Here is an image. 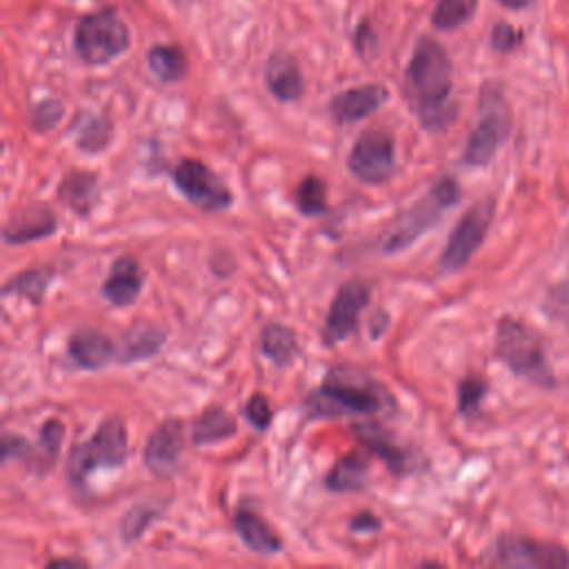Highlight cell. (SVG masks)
<instances>
[{
    "label": "cell",
    "mask_w": 569,
    "mask_h": 569,
    "mask_svg": "<svg viewBox=\"0 0 569 569\" xmlns=\"http://www.w3.org/2000/svg\"><path fill=\"white\" fill-rule=\"evenodd\" d=\"M0 449H2L0 460H2L4 465L11 462V460H18V462H27V465H29L31 453H33V445H31L27 438H22V436H18V433H11V431H4Z\"/></svg>",
    "instance_id": "d590c367"
},
{
    "label": "cell",
    "mask_w": 569,
    "mask_h": 569,
    "mask_svg": "<svg viewBox=\"0 0 569 569\" xmlns=\"http://www.w3.org/2000/svg\"><path fill=\"white\" fill-rule=\"evenodd\" d=\"M502 7H507V9H511V11H522V9H527L533 0H498Z\"/></svg>",
    "instance_id": "b9f144b4"
},
{
    "label": "cell",
    "mask_w": 569,
    "mask_h": 569,
    "mask_svg": "<svg viewBox=\"0 0 569 569\" xmlns=\"http://www.w3.org/2000/svg\"><path fill=\"white\" fill-rule=\"evenodd\" d=\"M369 476H371L369 462L360 453L349 451V453L340 456L333 462V467L327 471L325 489L333 491V493H356V491L367 489Z\"/></svg>",
    "instance_id": "603a6c76"
},
{
    "label": "cell",
    "mask_w": 569,
    "mask_h": 569,
    "mask_svg": "<svg viewBox=\"0 0 569 569\" xmlns=\"http://www.w3.org/2000/svg\"><path fill=\"white\" fill-rule=\"evenodd\" d=\"M347 169L362 184L387 182L396 171L393 133L380 127L362 131L347 156Z\"/></svg>",
    "instance_id": "30bf717a"
},
{
    "label": "cell",
    "mask_w": 569,
    "mask_h": 569,
    "mask_svg": "<svg viewBox=\"0 0 569 569\" xmlns=\"http://www.w3.org/2000/svg\"><path fill=\"white\" fill-rule=\"evenodd\" d=\"M485 562L507 569H567L569 551L558 542L507 533L487 549Z\"/></svg>",
    "instance_id": "9c48e42d"
},
{
    "label": "cell",
    "mask_w": 569,
    "mask_h": 569,
    "mask_svg": "<svg viewBox=\"0 0 569 569\" xmlns=\"http://www.w3.org/2000/svg\"><path fill=\"white\" fill-rule=\"evenodd\" d=\"M351 433L369 453L380 458L385 467L398 478L409 476L420 467L418 453L380 422H373V420L353 422Z\"/></svg>",
    "instance_id": "4fadbf2b"
},
{
    "label": "cell",
    "mask_w": 569,
    "mask_h": 569,
    "mask_svg": "<svg viewBox=\"0 0 569 569\" xmlns=\"http://www.w3.org/2000/svg\"><path fill=\"white\" fill-rule=\"evenodd\" d=\"M264 82L269 93L280 102H296L305 91L302 73L287 53H273L264 64Z\"/></svg>",
    "instance_id": "7402d4cb"
},
{
    "label": "cell",
    "mask_w": 569,
    "mask_h": 569,
    "mask_svg": "<svg viewBox=\"0 0 569 569\" xmlns=\"http://www.w3.org/2000/svg\"><path fill=\"white\" fill-rule=\"evenodd\" d=\"M53 276H56V271L51 267H33V269L20 271L4 282L2 296L16 293V296L27 298L31 305H40L44 300V293H47Z\"/></svg>",
    "instance_id": "83f0119b"
},
{
    "label": "cell",
    "mask_w": 569,
    "mask_h": 569,
    "mask_svg": "<svg viewBox=\"0 0 569 569\" xmlns=\"http://www.w3.org/2000/svg\"><path fill=\"white\" fill-rule=\"evenodd\" d=\"M369 296H371V289L360 278L345 280L338 287L320 333L325 347H333L358 331V322L362 311L369 305Z\"/></svg>",
    "instance_id": "7c38bea8"
},
{
    "label": "cell",
    "mask_w": 569,
    "mask_h": 569,
    "mask_svg": "<svg viewBox=\"0 0 569 569\" xmlns=\"http://www.w3.org/2000/svg\"><path fill=\"white\" fill-rule=\"evenodd\" d=\"M73 49L91 67L109 64L129 49V29L113 9H100L78 22Z\"/></svg>",
    "instance_id": "52a82bcc"
},
{
    "label": "cell",
    "mask_w": 569,
    "mask_h": 569,
    "mask_svg": "<svg viewBox=\"0 0 569 569\" xmlns=\"http://www.w3.org/2000/svg\"><path fill=\"white\" fill-rule=\"evenodd\" d=\"M60 565H67V567H84V560H78V558H53L47 562V567H60Z\"/></svg>",
    "instance_id": "60d3db41"
},
{
    "label": "cell",
    "mask_w": 569,
    "mask_h": 569,
    "mask_svg": "<svg viewBox=\"0 0 569 569\" xmlns=\"http://www.w3.org/2000/svg\"><path fill=\"white\" fill-rule=\"evenodd\" d=\"M238 431L236 420L222 407H207L191 427V440L196 447L222 442Z\"/></svg>",
    "instance_id": "d4e9b609"
},
{
    "label": "cell",
    "mask_w": 569,
    "mask_h": 569,
    "mask_svg": "<svg viewBox=\"0 0 569 569\" xmlns=\"http://www.w3.org/2000/svg\"><path fill=\"white\" fill-rule=\"evenodd\" d=\"M64 116V107L60 100L56 98H47L42 102H38L31 111V127L38 131V133H47L51 131Z\"/></svg>",
    "instance_id": "836d02e7"
},
{
    "label": "cell",
    "mask_w": 569,
    "mask_h": 569,
    "mask_svg": "<svg viewBox=\"0 0 569 569\" xmlns=\"http://www.w3.org/2000/svg\"><path fill=\"white\" fill-rule=\"evenodd\" d=\"M142 282H144V273L138 260L131 256H120L113 260L111 271L100 287V293L113 307H127V305H133L136 298L140 296Z\"/></svg>",
    "instance_id": "ac0fdd59"
},
{
    "label": "cell",
    "mask_w": 569,
    "mask_h": 569,
    "mask_svg": "<svg viewBox=\"0 0 569 569\" xmlns=\"http://www.w3.org/2000/svg\"><path fill=\"white\" fill-rule=\"evenodd\" d=\"M260 353L276 367L291 365L300 353L293 329L280 322H267L260 331Z\"/></svg>",
    "instance_id": "cb8c5ba5"
},
{
    "label": "cell",
    "mask_w": 569,
    "mask_h": 569,
    "mask_svg": "<svg viewBox=\"0 0 569 569\" xmlns=\"http://www.w3.org/2000/svg\"><path fill=\"white\" fill-rule=\"evenodd\" d=\"M545 311H547L551 318H560V320H567V322H569V280H562V282L553 284V287L547 291Z\"/></svg>",
    "instance_id": "74e56055"
},
{
    "label": "cell",
    "mask_w": 569,
    "mask_h": 569,
    "mask_svg": "<svg viewBox=\"0 0 569 569\" xmlns=\"http://www.w3.org/2000/svg\"><path fill=\"white\" fill-rule=\"evenodd\" d=\"M493 216H496V198L493 196H485V198L476 200L462 213V218L456 222V227L451 229V233L440 251L438 267L447 273L465 269L467 262L473 258V253L485 242L489 227L493 222Z\"/></svg>",
    "instance_id": "ba28073f"
},
{
    "label": "cell",
    "mask_w": 569,
    "mask_h": 569,
    "mask_svg": "<svg viewBox=\"0 0 569 569\" xmlns=\"http://www.w3.org/2000/svg\"><path fill=\"white\" fill-rule=\"evenodd\" d=\"M129 451L127 427L120 416H107L93 436L71 447L67 458V476L71 485H82L96 469H116L124 462Z\"/></svg>",
    "instance_id": "8992f818"
},
{
    "label": "cell",
    "mask_w": 569,
    "mask_h": 569,
    "mask_svg": "<svg viewBox=\"0 0 569 569\" xmlns=\"http://www.w3.org/2000/svg\"><path fill=\"white\" fill-rule=\"evenodd\" d=\"M247 422L256 429V431H267L269 425H271V407H269V400L262 396V393H253L247 402H244V409H242Z\"/></svg>",
    "instance_id": "e575fe53"
},
{
    "label": "cell",
    "mask_w": 569,
    "mask_h": 569,
    "mask_svg": "<svg viewBox=\"0 0 569 569\" xmlns=\"http://www.w3.org/2000/svg\"><path fill=\"white\" fill-rule=\"evenodd\" d=\"M493 356L518 378L540 389H556L558 380L547 358L545 338L525 320L502 316L496 325Z\"/></svg>",
    "instance_id": "3957f363"
},
{
    "label": "cell",
    "mask_w": 569,
    "mask_h": 569,
    "mask_svg": "<svg viewBox=\"0 0 569 569\" xmlns=\"http://www.w3.org/2000/svg\"><path fill=\"white\" fill-rule=\"evenodd\" d=\"M382 527L380 518L371 511H358L353 513V518L349 520V531L351 533H373Z\"/></svg>",
    "instance_id": "f35d334b"
},
{
    "label": "cell",
    "mask_w": 569,
    "mask_h": 569,
    "mask_svg": "<svg viewBox=\"0 0 569 569\" xmlns=\"http://www.w3.org/2000/svg\"><path fill=\"white\" fill-rule=\"evenodd\" d=\"M149 71L164 84L180 82L187 76V56L178 44H156L147 53Z\"/></svg>",
    "instance_id": "4316f807"
},
{
    "label": "cell",
    "mask_w": 569,
    "mask_h": 569,
    "mask_svg": "<svg viewBox=\"0 0 569 569\" xmlns=\"http://www.w3.org/2000/svg\"><path fill=\"white\" fill-rule=\"evenodd\" d=\"M393 405V396L378 380L358 369L338 367L307 393L305 413L307 418L371 416Z\"/></svg>",
    "instance_id": "7a4b0ae2"
},
{
    "label": "cell",
    "mask_w": 569,
    "mask_h": 569,
    "mask_svg": "<svg viewBox=\"0 0 569 569\" xmlns=\"http://www.w3.org/2000/svg\"><path fill=\"white\" fill-rule=\"evenodd\" d=\"M233 529L242 545L258 556H273L282 549V540L276 529L260 518L251 507H238L233 513Z\"/></svg>",
    "instance_id": "ffe728a7"
},
{
    "label": "cell",
    "mask_w": 569,
    "mask_h": 569,
    "mask_svg": "<svg viewBox=\"0 0 569 569\" xmlns=\"http://www.w3.org/2000/svg\"><path fill=\"white\" fill-rule=\"evenodd\" d=\"M389 98V91L382 84H360L336 93L329 100V113L336 124H351L365 120L378 111Z\"/></svg>",
    "instance_id": "2e32d148"
},
{
    "label": "cell",
    "mask_w": 569,
    "mask_h": 569,
    "mask_svg": "<svg viewBox=\"0 0 569 569\" xmlns=\"http://www.w3.org/2000/svg\"><path fill=\"white\" fill-rule=\"evenodd\" d=\"M460 200V187L451 176L438 178L425 196H420L413 204H409L380 238V253H400L409 249L418 238H422L429 229H433L442 213L456 207Z\"/></svg>",
    "instance_id": "277c9868"
},
{
    "label": "cell",
    "mask_w": 569,
    "mask_h": 569,
    "mask_svg": "<svg viewBox=\"0 0 569 569\" xmlns=\"http://www.w3.org/2000/svg\"><path fill=\"white\" fill-rule=\"evenodd\" d=\"M67 353L76 367L87 371H100L118 358V345L96 329H80L69 336Z\"/></svg>",
    "instance_id": "e0dca14e"
},
{
    "label": "cell",
    "mask_w": 569,
    "mask_h": 569,
    "mask_svg": "<svg viewBox=\"0 0 569 569\" xmlns=\"http://www.w3.org/2000/svg\"><path fill=\"white\" fill-rule=\"evenodd\" d=\"M522 40H525V31L516 29L513 24L498 22L491 29V49L498 53H509V51L518 49L522 44Z\"/></svg>",
    "instance_id": "8d00e7d4"
},
{
    "label": "cell",
    "mask_w": 569,
    "mask_h": 569,
    "mask_svg": "<svg viewBox=\"0 0 569 569\" xmlns=\"http://www.w3.org/2000/svg\"><path fill=\"white\" fill-rule=\"evenodd\" d=\"M453 64L433 38H420L405 69V96L425 131H442L456 120L451 100Z\"/></svg>",
    "instance_id": "6da1fadb"
},
{
    "label": "cell",
    "mask_w": 569,
    "mask_h": 569,
    "mask_svg": "<svg viewBox=\"0 0 569 569\" xmlns=\"http://www.w3.org/2000/svg\"><path fill=\"white\" fill-rule=\"evenodd\" d=\"M478 0H440L431 13V24L440 31L462 27L476 13Z\"/></svg>",
    "instance_id": "1f68e13d"
},
{
    "label": "cell",
    "mask_w": 569,
    "mask_h": 569,
    "mask_svg": "<svg viewBox=\"0 0 569 569\" xmlns=\"http://www.w3.org/2000/svg\"><path fill=\"white\" fill-rule=\"evenodd\" d=\"M376 44V38H373V31L369 29L367 22H362L356 33H353V49L360 53V56H367L369 49H373Z\"/></svg>",
    "instance_id": "ab89813d"
},
{
    "label": "cell",
    "mask_w": 569,
    "mask_h": 569,
    "mask_svg": "<svg viewBox=\"0 0 569 569\" xmlns=\"http://www.w3.org/2000/svg\"><path fill=\"white\" fill-rule=\"evenodd\" d=\"M171 180L176 189L200 211L204 213H218L231 207L233 196L229 187L220 180V176L207 167L198 158H184L180 160L173 171Z\"/></svg>",
    "instance_id": "8fae6325"
},
{
    "label": "cell",
    "mask_w": 569,
    "mask_h": 569,
    "mask_svg": "<svg viewBox=\"0 0 569 569\" xmlns=\"http://www.w3.org/2000/svg\"><path fill=\"white\" fill-rule=\"evenodd\" d=\"M58 229V216L44 202H31L18 209L2 229L4 244H27L53 236Z\"/></svg>",
    "instance_id": "9a60e30c"
},
{
    "label": "cell",
    "mask_w": 569,
    "mask_h": 569,
    "mask_svg": "<svg viewBox=\"0 0 569 569\" xmlns=\"http://www.w3.org/2000/svg\"><path fill=\"white\" fill-rule=\"evenodd\" d=\"M296 207L307 218L327 213V182L320 176H305L296 189Z\"/></svg>",
    "instance_id": "4dcf8cb0"
},
{
    "label": "cell",
    "mask_w": 569,
    "mask_h": 569,
    "mask_svg": "<svg viewBox=\"0 0 569 569\" xmlns=\"http://www.w3.org/2000/svg\"><path fill=\"white\" fill-rule=\"evenodd\" d=\"M167 340V331L160 329L153 322L147 320H136L120 338L118 345V365H133L140 360L153 358Z\"/></svg>",
    "instance_id": "d6986e66"
},
{
    "label": "cell",
    "mask_w": 569,
    "mask_h": 569,
    "mask_svg": "<svg viewBox=\"0 0 569 569\" xmlns=\"http://www.w3.org/2000/svg\"><path fill=\"white\" fill-rule=\"evenodd\" d=\"M162 513V507L160 502H151V500H144V502H136L131 509H127L120 518V525H118V531H120V538L124 542H136L147 529L149 525L160 518Z\"/></svg>",
    "instance_id": "f546056e"
},
{
    "label": "cell",
    "mask_w": 569,
    "mask_h": 569,
    "mask_svg": "<svg viewBox=\"0 0 569 569\" xmlns=\"http://www.w3.org/2000/svg\"><path fill=\"white\" fill-rule=\"evenodd\" d=\"M62 438H64V425H62L58 418H49V420L40 427L38 442H36V449H33L31 460H29V467H31L38 476L47 473V471L51 469V465H56V458H58Z\"/></svg>",
    "instance_id": "f1b7e54d"
},
{
    "label": "cell",
    "mask_w": 569,
    "mask_h": 569,
    "mask_svg": "<svg viewBox=\"0 0 569 569\" xmlns=\"http://www.w3.org/2000/svg\"><path fill=\"white\" fill-rule=\"evenodd\" d=\"M511 107L500 82L489 80L478 96V122L467 136L462 162L467 167H487L511 133Z\"/></svg>",
    "instance_id": "5b68a950"
},
{
    "label": "cell",
    "mask_w": 569,
    "mask_h": 569,
    "mask_svg": "<svg viewBox=\"0 0 569 569\" xmlns=\"http://www.w3.org/2000/svg\"><path fill=\"white\" fill-rule=\"evenodd\" d=\"M56 198L76 216L87 218L100 200L98 176L93 171H80V169L64 173V178L56 189Z\"/></svg>",
    "instance_id": "44dd1931"
},
{
    "label": "cell",
    "mask_w": 569,
    "mask_h": 569,
    "mask_svg": "<svg viewBox=\"0 0 569 569\" xmlns=\"http://www.w3.org/2000/svg\"><path fill=\"white\" fill-rule=\"evenodd\" d=\"M71 136L82 153H100L111 140V124L104 116L80 113L71 127Z\"/></svg>",
    "instance_id": "484cf974"
},
{
    "label": "cell",
    "mask_w": 569,
    "mask_h": 569,
    "mask_svg": "<svg viewBox=\"0 0 569 569\" xmlns=\"http://www.w3.org/2000/svg\"><path fill=\"white\" fill-rule=\"evenodd\" d=\"M184 447V425L180 420L160 422L147 438L144 467L158 480H169L178 469V458Z\"/></svg>",
    "instance_id": "5bb4252c"
},
{
    "label": "cell",
    "mask_w": 569,
    "mask_h": 569,
    "mask_svg": "<svg viewBox=\"0 0 569 569\" xmlns=\"http://www.w3.org/2000/svg\"><path fill=\"white\" fill-rule=\"evenodd\" d=\"M487 380L482 376H465L460 382H458V391H456V409L460 416L465 418H471L480 411V405L487 396Z\"/></svg>",
    "instance_id": "d6a6232c"
}]
</instances>
